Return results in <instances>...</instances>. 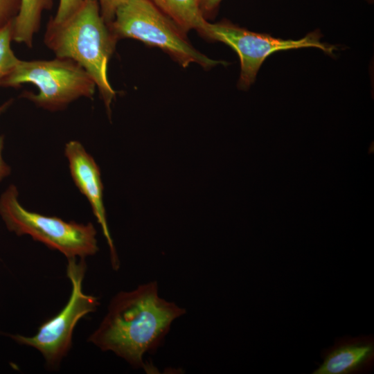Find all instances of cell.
<instances>
[{
	"instance_id": "obj_6",
	"label": "cell",
	"mask_w": 374,
	"mask_h": 374,
	"mask_svg": "<svg viewBox=\"0 0 374 374\" xmlns=\"http://www.w3.org/2000/svg\"><path fill=\"white\" fill-rule=\"evenodd\" d=\"M86 269L84 259H67L66 276L71 284V292L64 307L44 322L34 335H10L17 344L38 350L50 369H57L68 355L72 346L73 331L79 321L96 312L100 305L98 297L83 292Z\"/></svg>"
},
{
	"instance_id": "obj_10",
	"label": "cell",
	"mask_w": 374,
	"mask_h": 374,
	"mask_svg": "<svg viewBox=\"0 0 374 374\" xmlns=\"http://www.w3.org/2000/svg\"><path fill=\"white\" fill-rule=\"evenodd\" d=\"M53 0H20L17 15L12 21V40L33 46V37L38 32L42 15L50 10Z\"/></svg>"
},
{
	"instance_id": "obj_5",
	"label": "cell",
	"mask_w": 374,
	"mask_h": 374,
	"mask_svg": "<svg viewBox=\"0 0 374 374\" xmlns=\"http://www.w3.org/2000/svg\"><path fill=\"white\" fill-rule=\"evenodd\" d=\"M23 83L35 84L38 93L26 91L21 96L51 112L64 109L82 97L91 98L96 87L79 64L57 57L51 60H20L1 86L17 87Z\"/></svg>"
},
{
	"instance_id": "obj_7",
	"label": "cell",
	"mask_w": 374,
	"mask_h": 374,
	"mask_svg": "<svg viewBox=\"0 0 374 374\" xmlns=\"http://www.w3.org/2000/svg\"><path fill=\"white\" fill-rule=\"evenodd\" d=\"M199 33L208 40L226 44L237 53L240 61L238 87L243 90L255 82L267 57L277 51L312 47L333 55L338 49L323 42L319 30L310 32L299 39H285L249 30L226 19L217 23L207 21Z\"/></svg>"
},
{
	"instance_id": "obj_13",
	"label": "cell",
	"mask_w": 374,
	"mask_h": 374,
	"mask_svg": "<svg viewBox=\"0 0 374 374\" xmlns=\"http://www.w3.org/2000/svg\"><path fill=\"white\" fill-rule=\"evenodd\" d=\"M19 7L20 0H0V28L13 21Z\"/></svg>"
},
{
	"instance_id": "obj_12",
	"label": "cell",
	"mask_w": 374,
	"mask_h": 374,
	"mask_svg": "<svg viewBox=\"0 0 374 374\" xmlns=\"http://www.w3.org/2000/svg\"><path fill=\"white\" fill-rule=\"evenodd\" d=\"M12 40V21L0 28V86L20 61L10 46Z\"/></svg>"
},
{
	"instance_id": "obj_14",
	"label": "cell",
	"mask_w": 374,
	"mask_h": 374,
	"mask_svg": "<svg viewBox=\"0 0 374 374\" xmlns=\"http://www.w3.org/2000/svg\"><path fill=\"white\" fill-rule=\"evenodd\" d=\"M127 0H98L100 13L109 26L114 20L117 9Z\"/></svg>"
},
{
	"instance_id": "obj_15",
	"label": "cell",
	"mask_w": 374,
	"mask_h": 374,
	"mask_svg": "<svg viewBox=\"0 0 374 374\" xmlns=\"http://www.w3.org/2000/svg\"><path fill=\"white\" fill-rule=\"evenodd\" d=\"M83 0H60L56 15L53 19L60 22L67 19L80 6Z\"/></svg>"
},
{
	"instance_id": "obj_11",
	"label": "cell",
	"mask_w": 374,
	"mask_h": 374,
	"mask_svg": "<svg viewBox=\"0 0 374 374\" xmlns=\"http://www.w3.org/2000/svg\"><path fill=\"white\" fill-rule=\"evenodd\" d=\"M150 1L186 33L192 29L199 33L208 21L202 14L200 0Z\"/></svg>"
},
{
	"instance_id": "obj_1",
	"label": "cell",
	"mask_w": 374,
	"mask_h": 374,
	"mask_svg": "<svg viewBox=\"0 0 374 374\" xmlns=\"http://www.w3.org/2000/svg\"><path fill=\"white\" fill-rule=\"evenodd\" d=\"M186 312L159 295L157 281H149L116 294L88 341L102 351L113 353L134 368L149 371L144 357L158 350L173 322Z\"/></svg>"
},
{
	"instance_id": "obj_8",
	"label": "cell",
	"mask_w": 374,
	"mask_h": 374,
	"mask_svg": "<svg viewBox=\"0 0 374 374\" xmlns=\"http://www.w3.org/2000/svg\"><path fill=\"white\" fill-rule=\"evenodd\" d=\"M64 153L68 161L71 178L91 206L108 244L112 267L114 270L117 271L120 267V260L107 224L100 168L93 157L78 141L67 142Z\"/></svg>"
},
{
	"instance_id": "obj_9",
	"label": "cell",
	"mask_w": 374,
	"mask_h": 374,
	"mask_svg": "<svg viewBox=\"0 0 374 374\" xmlns=\"http://www.w3.org/2000/svg\"><path fill=\"white\" fill-rule=\"evenodd\" d=\"M321 355L323 362L313 374L364 373L373 364L374 340L371 336L344 337Z\"/></svg>"
},
{
	"instance_id": "obj_17",
	"label": "cell",
	"mask_w": 374,
	"mask_h": 374,
	"mask_svg": "<svg viewBox=\"0 0 374 374\" xmlns=\"http://www.w3.org/2000/svg\"><path fill=\"white\" fill-rule=\"evenodd\" d=\"M222 1L200 0L201 10L206 19L215 17Z\"/></svg>"
},
{
	"instance_id": "obj_16",
	"label": "cell",
	"mask_w": 374,
	"mask_h": 374,
	"mask_svg": "<svg viewBox=\"0 0 374 374\" xmlns=\"http://www.w3.org/2000/svg\"><path fill=\"white\" fill-rule=\"evenodd\" d=\"M12 100H8L0 105V115L9 107ZM4 144L3 136H0V182L6 177H8L11 172L10 167L4 161L2 157V150Z\"/></svg>"
},
{
	"instance_id": "obj_3",
	"label": "cell",
	"mask_w": 374,
	"mask_h": 374,
	"mask_svg": "<svg viewBox=\"0 0 374 374\" xmlns=\"http://www.w3.org/2000/svg\"><path fill=\"white\" fill-rule=\"evenodd\" d=\"M19 192L10 184L0 196V216L7 229L21 236L30 235L66 259L94 256L99 250L96 230L91 222L65 221L29 211L19 201Z\"/></svg>"
},
{
	"instance_id": "obj_4",
	"label": "cell",
	"mask_w": 374,
	"mask_h": 374,
	"mask_svg": "<svg viewBox=\"0 0 374 374\" xmlns=\"http://www.w3.org/2000/svg\"><path fill=\"white\" fill-rule=\"evenodd\" d=\"M109 27L118 40L132 38L159 48L184 68L192 63L205 69L227 64L197 51L187 33L150 0H127L117 9Z\"/></svg>"
},
{
	"instance_id": "obj_2",
	"label": "cell",
	"mask_w": 374,
	"mask_h": 374,
	"mask_svg": "<svg viewBox=\"0 0 374 374\" xmlns=\"http://www.w3.org/2000/svg\"><path fill=\"white\" fill-rule=\"evenodd\" d=\"M117 41L101 15L98 0H83L62 21L51 18L44 39L56 57L76 62L91 76L109 114L116 91L107 78V64Z\"/></svg>"
}]
</instances>
